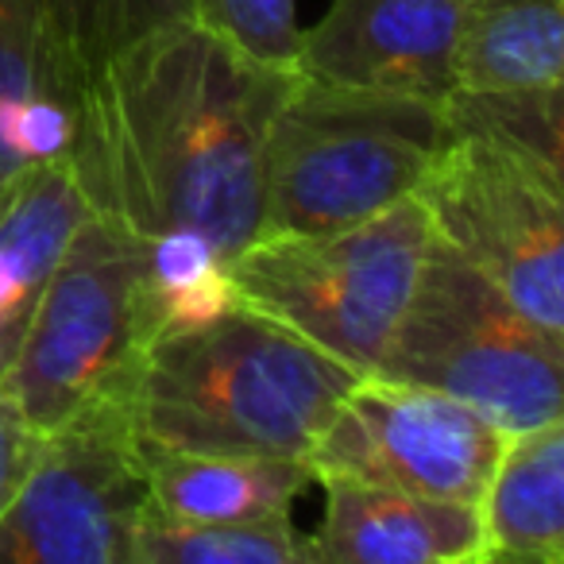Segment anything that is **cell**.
Returning <instances> with one entry per match:
<instances>
[{
	"mask_svg": "<svg viewBox=\"0 0 564 564\" xmlns=\"http://www.w3.org/2000/svg\"><path fill=\"white\" fill-rule=\"evenodd\" d=\"M299 70L194 17L112 55L74 105L70 171L135 243L197 240L232 259L263 232V151Z\"/></svg>",
	"mask_w": 564,
	"mask_h": 564,
	"instance_id": "obj_1",
	"label": "cell"
},
{
	"mask_svg": "<svg viewBox=\"0 0 564 564\" xmlns=\"http://www.w3.org/2000/svg\"><path fill=\"white\" fill-rule=\"evenodd\" d=\"M360 371L251 306L151 340L128 376L135 433L225 456H306Z\"/></svg>",
	"mask_w": 564,
	"mask_h": 564,
	"instance_id": "obj_2",
	"label": "cell"
},
{
	"mask_svg": "<svg viewBox=\"0 0 564 564\" xmlns=\"http://www.w3.org/2000/svg\"><path fill=\"white\" fill-rule=\"evenodd\" d=\"M448 135L445 101L299 74L267 132L263 232H329L376 217L414 194Z\"/></svg>",
	"mask_w": 564,
	"mask_h": 564,
	"instance_id": "obj_3",
	"label": "cell"
},
{
	"mask_svg": "<svg viewBox=\"0 0 564 564\" xmlns=\"http://www.w3.org/2000/svg\"><path fill=\"white\" fill-rule=\"evenodd\" d=\"M433 228L417 197L329 232H263L228 259L243 306L379 376L414 294Z\"/></svg>",
	"mask_w": 564,
	"mask_h": 564,
	"instance_id": "obj_4",
	"label": "cell"
},
{
	"mask_svg": "<svg viewBox=\"0 0 564 564\" xmlns=\"http://www.w3.org/2000/svg\"><path fill=\"white\" fill-rule=\"evenodd\" d=\"M379 376L433 387L518 433L561 417L564 337L533 325L476 267L433 240Z\"/></svg>",
	"mask_w": 564,
	"mask_h": 564,
	"instance_id": "obj_5",
	"label": "cell"
},
{
	"mask_svg": "<svg viewBox=\"0 0 564 564\" xmlns=\"http://www.w3.org/2000/svg\"><path fill=\"white\" fill-rule=\"evenodd\" d=\"M433 240L564 337V174L491 132H453L414 189Z\"/></svg>",
	"mask_w": 564,
	"mask_h": 564,
	"instance_id": "obj_6",
	"label": "cell"
},
{
	"mask_svg": "<svg viewBox=\"0 0 564 564\" xmlns=\"http://www.w3.org/2000/svg\"><path fill=\"white\" fill-rule=\"evenodd\" d=\"M148 491L124 391H97L43 430L17 499L0 514V564H128Z\"/></svg>",
	"mask_w": 564,
	"mask_h": 564,
	"instance_id": "obj_7",
	"label": "cell"
},
{
	"mask_svg": "<svg viewBox=\"0 0 564 564\" xmlns=\"http://www.w3.org/2000/svg\"><path fill=\"white\" fill-rule=\"evenodd\" d=\"M140 243L89 209L74 228L4 371L35 430H51L97 391H124L140 360Z\"/></svg>",
	"mask_w": 564,
	"mask_h": 564,
	"instance_id": "obj_8",
	"label": "cell"
},
{
	"mask_svg": "<svg viewBox=\"0 0 564 564\" xmlns=\"http://www.w3.org/2000/svg\"><path fill=\"white\" fill-rule=\"evenodd\" d=\"M507 437L510 433L479 410L433 387L360 376L317 433L306 460L314 479L340 476L479 507Z\"/></svg>",
	"mask_w": 564,
	"mask_h": 564,
	"instance_id": "obj_9",
	"label": "cell"
},
{
	"mask_svg": "<svg viewBox=\"0 0 564 564\" xmlns=\"http://www.w3.org/2000/svg\"><path fill=\"white\" fill-rule=\"evenodd\" d=\"M460 0H333L302 32L294 70L352 89L448 101Z\"/></svg>",
	"mask_w": 564,
	"mask_h": 564,
	"instance_id": "obj_10",
	"label": "cell"
},
{
	"mask_svg": "<svg viewBox=\"0 0 564 564\" xmlns=\"http://www.w3.org/2000/svg\"><path fill=\"white\" fill-rule=\"evenodd\" d=\"M325 518L310 533L314 564H468L484 561L479 507L356 479H317Z\"/></svg>",
	"mask_w": 564,
	"mask_h": 564,
	"instance_id": "obj_11",
	"label": "cell"
},
{
	"mask_svg": "<svg viewBox=\"0 0 564 564\" xmlns=\"http://www.w3.org/2000/svg\"><path fill=\"white\" fill-rule=\"evenodd\" d=\"M86 213L70 159L28 166L0 186V376L17 360L28 322Z\"/></svg>",
	"mask_w": 564,
	"mask_h": 564,
	"instance_id": "obj_12",
	"label": "cell"
},
{
	"mask_svg": "<svg viewBox=\"0 0 564 564\" xmlns=\"http://www.w3.org/2000/svg\"><path fill=\"white\" fill-rule=\"evenodd\" d=\"M74 94L40 0H0V186L28 166L66 159Z\"/></svg>",
	"mask_w": 564,
	"mask_h": 564,
	"instance_id": "obj_13",
	"label": "cell"
},
{
	"mask_svg": "<svg viewBox=\"0 0 564 564\" xmlns=\"http://www.w3.org/2000/svg\"><path fill=\"white\" fill-rule=\"evenodd\" d=\"M151 502L194 522L291 514L294 499L314 484L306 456H225L151 445L140 437Z\"/></svg>",
	"mask_w": 564,
	"mask_h": 564,
	"instance_id": "obj_14",
	"label": "cell"
},
{
	"mask_svg": "<svg viewBox=\"0 0 564 564\" xmlns=\"http://www.w3.org/2000/svg\"><path fill=\"white\" fill-rule=\"evenodd\" d=\"M479 522L484 561L564 564V417L510 433Z\"/></svg>",
	"mask_w": 564,
	"mask_h": 564,
	"instance_id": "obj_15",
	"label": "cell"
},
{
	"mask_svg": "<svg viewBox=\"0 0 564 564\" xmlns=\"http://www.w3.org/2000/svg\"><path fill=\"white\" fill-rule=\"evenodd\" d=\"M453 74L468 94L561 89L564 0H460Z\"/></svg>",
	"mask_w": 564,
	"mask_h": 564,
	"instance_id": "obj_16",
	"label": "cell"
},
{
	"mask_svg": "<svg viewBox=\"0 0 564 564\" xmlns=\"http://www.w3.org/2000/svg\"><path fill=\"white\" fill-rule=\"evenodd\" d=\"M128 564H314V545L291 514L194 522L148 499L135 514Z\"/></svg>",
	"mask_w": 564,
	"mask_h": 564,
	"instance_id": "obj_17",
	"label": "cell"
},
{
	"mask_svg": "<svg viewBox=\"0 0 564 564\" xmlns=\"http://www.w3.org/2000/svg\"><path fill=\"white\" fill-rule=\"evenodd\" d=\"M40 4L74 94L112 55L155 28L189 17V0H40Z\"/></svg>",
	"mask_w": 564,
	"mask_h": 564,
	"instance_id": "obj_18",
	"label": "cell"
},
{
	"mask_svg": "<svg viewBox=\"0 0 564 564\" xmlns=\"http://www.w3.org/2000/svg\"><path fill=\"white\" fill-rule=\"evenodd\" d=\"M189 17L263 63L294 66L299 58V0H189Z\"/></svg>",
	"mask_w": 564,
	"mask_h": 564,
	"instance_id": "obj_19",
	"label": "cell"
},
{
	"mask_svg": "<svg viewBox=\"0 0 564 564\" xmlns=\"http://www.w3.org/2000/svg\"><path fill=\"white\" fill-rule=\"evenodd\" d=\"M40 437L43 430H35L32 417L20 406L17 391L9 387V379L0 376V514L17 499L20 484H24L28 468L35 460Z\"/></svg>",
	"mask_w": 564,
	"mask_h": 564,
	"instance_id": "obj_20",
	"label": "cell"
}]
</instances>
